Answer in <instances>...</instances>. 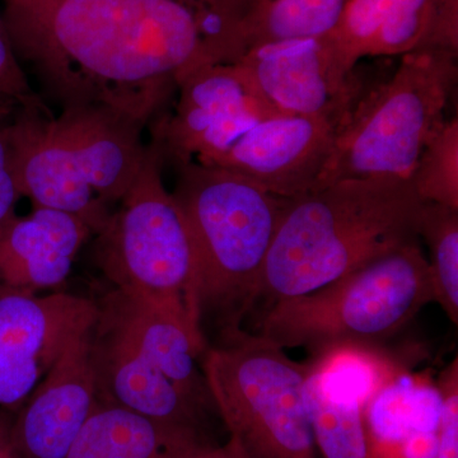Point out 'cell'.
<instances>
[{"label":"cell","instance_id":"obj_1","mask_svg":"<svg viewBox=\"0 0 458 458\" xmlns=\"http://www.w3.org/2000/svg\"><path fill=\"white\" fill-rule=\"evenodd\" d=\"M250 0H4L14 53L60 108L150 125L181 78L231 63Z\"/></svg>","mask_w":458,"mask_h":458},{"label":"cell","instance_id":"obj_2","mask_svg":"<svg viewBox=\"0 0 458 458\" xmlns=\"http://www.w3.org/2000/svg\"><path fill=\"white\" fill-rule=\"evenodd\" d=\"M421 205L411 182L399 177L340 180L285 199L259 300L311 293L419 242Z\"/></svg>","mask_w":458,"mask_h":458},{"label":"cell","instance_id":"obj_3","mask_svg":"<svg viewBox=\"0 0 458 458\" xmlns=\"http://www.w3.org/2000/svg\"><path fill=\"white\" fill-rule=\"evenodd\" d=\"M146 128L107 107L21 108L9 125L21 197L80 216L98 234L143 167Z\"/></svg>","mask_w":458,"mask_h":458},{"label":"cell","instance_id":"obj_4","mask_svg":"<svg viewBox=\"0 0 458 458\" xmlns=\"http://www.w3.org/2000/svg\"><path fill=\"white\" fill-rule=\"evenodd\" d=\"M177 172L174 197L191 229L198 259L199 318L210 312L225 328L259 300L265 261L285 199L237 172L189 162Z\"/></svg>","mask_w":458,"mask_h":458},{"label":"cell","instance_id":"obj_5","mask_svg":"<svg viewBox=\"0 0 458 458\" xmlns=\"http://www.w3.org/2000/svg\"><path fill=\"white\" fill-rule=\"evenodd\" d=\"M430 302L429 265L420 242H414L311 293L269 304L258 335L283 349L306 348L318 355L346 345L372 348Z\"/></svg>","mask_w":458,"mask_h":458},{"label":"cell","instance_id":"obj_6","mask_svg":"<svg viewBox=\"0 0 458 458\" xmlns=\"http://www.w3.org/2000/svg\"><path fill=\"white\" fill-rule=\"evenodd\" d=\"M457 56L442 50L401 56L393 75L366 90L337 126L311 191L340 180H409L421 150L445 120L457 83Z\"/></svg>","mask_w":458,"mask_h":458},{"label":"cell","instance_id":"obj_7","mask_svg":"<svg viewBox=\"0 0 458 458\" xmlns=\"http://www.w3.org/2000/svg\"><path fill=\"white\" fill-rule=\"evenodd\" d=\"M201 358L216 414L249 458H319L304 403L309 364L240 327Z\"/></svg>","mask_w":458,"mask_h":458},{"label":"cell","instance_id":"obj_8","mask_svg":"<svg viewBox=\"0 0 458 458\" xmlns=\"http://www.w3.org/2000/svg\"><path fill=\"white\" fill-rule=\"evenodd\" d=\"M164 167L150 141L140 174L96 234V260L114 289L183 310L201 327L194 238L179 201L165 189Z\"/></svg>","mask_w":458,"mask_h":458},{"label":"cell","instance_id":"obj_9","mask_svg":"<svg viewBox=\"0 0 458 458\" xmlns=\"http://www.w3.org/2000/svg\"><path fill=\"white\" fill-rule=\"evenodd\" d=\"M174 110L150 123L165 165H208L259 120L276 114L234 63L195 69L177 82Z\"/></svg>","mask_w":458,"mask_h":458},{"label":"cell","instance_id":"obj_10","mask_svg":"<svg viewBox=\"0 0 458 458\" xmlns=\"http://www.w3.org/2000/svg\"><path fill=\"white\" fill-rule=\"evenodd\" d=\"M234 64L276 114L316 117L339 126L366 93L330 33L256 45Z\"/></svg>","mask_w":458,"mask_h":458},{"label":"cell","instance_id":"obj_11","mask_svg":"<svg viewBox=\"0 0 458 458\" xmlns=\"http://www.w3.org/2000/svg\"><path fill=\"white\" fill-rule=\"evenodd\" d=\"M337 125L304 116L259 120L207 165L237 172L280 198L311 191L327 162Z\"/></svg>","mask_w":458,"mask_h":458},{"label":"cell","instance_id":"obj_12","mask_svg":"<svg viewBox=\"0 0 458 458\" xmlns=\"http://www.w3.org/2000/svg\"><path fill=\"white\" fill-rule=\"evenodd\" d=\"M90 331L63 352L12 420L17 458H65L95 409Z\"/></svg>","mask_w":458,"mask_h":458},{"label":"cell","instance_id":"obj_13","mask_svg":"<svg viewBox=\"0 0 458 458\" xmlns=\"http://www.w3.org/2000/svg\"><path fill=\"white\" fill-rule=\"evenodd\" d=\"M90 357L98 399L131 410L199 442L214 443L208 436L210 415L183 396L116 327L99 318L98 311L90 331Z\"/></svg>","mask_w":458,"mask_h":458},{"label":"cell","instance_id":"obj_14","mask_svg":"<svg viewBox=\"0 0 458 458\" xmlns=\"http://www.w3.org/2000/svg\"><path fill=\"white\" fill-rule=\"evenodd\" d=\"M98 311L99 318L116 327L183 396L207 414H216L203 372H199L197 366L207 349L204 334L188 312L119 289L99 301Z\"/></svg>","mask_w":458,"mask_h":458},{"label":"cell","instance_id":"obj_15","mask_svg":"<svg viewBox=\"0 0 458 458\" xmlns=\"http://www.w3.org/2000/svg\"><path fill=\"white\" fill-rule=\"evenodd\" d=\"M330 35L351 72L364 57L424 50L458 55V23L445 14L441 0H348Z\"/></svg>","mask_w":458,"mask_h":458},{"label":"cell","instance_id":"obj_16","mask_svg":"<svg viewBox=\"0 0 458 458\" xmlns=\"http://www.w3.org/2000/svg\"><path fill=\"white\" fill-rule=\"evenodd\" d=\"M92 234L83 219L60 210L12 214L0 225V284L30 293L56 288Z\"/></svg>","mask_w":458,"mask_h":458},{"label":"cell","instance_id":"obj_17","mask_svg":"<svg viewBox=\"0 0 458 458\" xmlns=\"http://www.w3.org/2000/svg\"><path fill=\"white\" fill-rule=\"evenodd\" d=\"M98 303L78 295L36 293L0 284V344L49 370L63 352L92 330Z\"/></svg>","mask_w":458,"mask_h":458},{"label":"cell","instance_id":"obj_18","mask_svg":"<svg viewBox=\"0 0 458 458\" xmlns=\"http://www.w3.org/2000/svg\"><path fill=\"white\" fill-rule=\"evenodd\" d=\"M203 445L210 443L98 399L65 458H177Z\"/></svg>","mask_w":458,"mask_h":458},{"label":"cell","instance_id":"obj_19","mask_svg":"<svg viewBox=\"0 0 458 458\" xmlns=\"http://www.w3.org/2000/svg\"><path fill=\"white\" fill-rule=\"evenodd\" d=\"M303 394L319 458H370L366 403L361 397L313 361L309 364Z\"/></svg>","mask_w":458,"mask_h":458},{"label":"cell","instance_id":"obj_20","mask_svg":"<svg viewBox=\"0 0 458 458\" xmlns=\"http://www.w3.org/2000/svg\"><path fill=\"white\" fill-rule=\"evenodd\" d=\"M346 3L348 0H250L234 35L233 62L256 45L333 32Z\"/></svg>","mask_w":458,"mask_h":458},{"label":"cell","instance_id":"obj_21","mask_svg":"<svg viewBox=\"0 0 458 458\" xmlns=\"http://www.w3.org/2000/svg\"><path fill=\"white\" fill-rule=\"evenodd\" d=\"M419 237L428 247L434 302L458 324V210L424 203L418 222Z\"/></svg>","mask_w":458,"mask_h":458},{"label":"cell","instance_id":"obj_22","mask_svg":"<svg viewBox=\"0 0 458 458\" xmlns=\"http://www.w3.org/2000/svg\"><path fill=\"white\" fill-rule=\"evenodd\" d=\"M424 203L458 210V117L443 120L419 156L409 177Z\"/></svg>","mask_w":458,"mask_h":458},{"label":"cell","instance_id":"obj_23","mask_svg":"<svg viewBox=\"0 0 458 458\" xmlns=\"http://www.w3.org/2000/svg\"><path fill=\"white\" fill-rule=\"evenodd\" d=\"M47 370L25 352L0 344V409H18Z\"/></svg>","mask_w":458,"mask_h":458},{"label":"cell","instance_id":"obj_24","mask_svg":"<svg viewBox=\"0 0 458 458\" xmlns=\"http://www.w3.org/2000/svg\"><path fill=\"white\" fill-rule=\"evenodd\" d=\"M0 95L23 108H49L40 93L33 89L29 75L14 53L4 20L0 14Z\"/></svg>","mask_w":458,"mask_h":458},{"label":"cell","instance_id":"obj_25","mask_svg":"<svg viewBox=\"0 0 458 458\" xmlns=\"http://www.w3.org/2000/svg\"><path fill=\"white\" fill-rule=\"evenodd\" d=\"M441 414L437 428L434 458H458V367L457 358L445 369L441 381Z\"/></svg>","mask_w":458,"mask_h":458},{"label":"cell","instance_id":"obj_26","mask_svg":"<svg viewBox=\"0 0 458 458\" xmlns=\"http://www.w3.org/2000/svg\"><path fill=\"white\" fill-rule=\"evenodd\" d=\"M12 123V122H11ZM0 126V225L14 213L21 194L14 170L13 147L9 125Z\"/></svg>","mask_w":458,"mask_h":458},{"label":"cell","instance_id":"obj_27","mask_svg":"<svg viewBox=\"0 0 458 458\" xmlns=\"http://www.w3.org/2000/svg\"><path fill=\"white\" fill-rule=\"evenodd\" d=\"M177 458H249L236 437L229 436L228 441L223 445H198Z\"/></svg>","mask_w":458,"mask_h":458},{"label":"cell","instance_id":"obj_28","mask_svg":"<svg viewBox=\"0 0 458 458\" xmlns=\"http://www.w3.org/2000/svg\"><path fill=\"white\" fill-rule=\"evenodd\" d=\"M12 420L4 409H0V458H17L11 438Z\"/></svg>","mask_w":458,"mask_h":458},{"label":"cell","instance_id":"obj_29","mask_svg":"<svg viewBox=\"0 0 458 458\" xmlns=\"http://www.w3.org/2000/svg\"><path fill=\"white\" fill-rule=\"evenodd\" d=\"M23 108L13 99L0 95V126L7 125L16 117L18 111Z\"/></svg>","mask_w":458,"mask_h":458}]
</instances>
